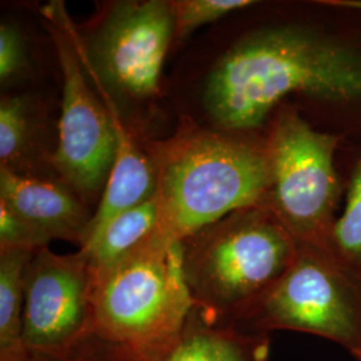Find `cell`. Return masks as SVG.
Returning <instances> with one entry per match:
<instances>
[{
	"label": "cell",
	"mask_w": 361,
	"mask_h": 361,
	"mask_svg": "<svg viewBox=\"0 0 361 361\" xmlns=\"http://www.w3.org/2000/svg\"><path fill=\"white\" fill-rule=\"evenodd\" d=\"M292 94L361 98V52L300 26L271 27L234 44L207 77L205 106L226 131L259 126Z\"/></svg>",
	"instance_id": "cell-1"
},
{
	"label": "cell",
	"mask_w": 361,
	"mask_h": 361,
	"mask_svg": "<svg viewBox=\"0 0 361 361\" xmlns=\"http://www.w3.org/2000/svg\"><path fill=\"white\" fill-rule=\"evenodd\" d=\"M159 204L158 232L183 243L245 207L264 205L271 171L264 145L182 123L152 146Z\"/></svg>",
	"instance_id": "cell-2"
},
{
	"label": "cell",
	"mask_w": 361,
	"mask_h": 361,
	"mask_svg": "<svg viewBox=\"0 0 361 361\" xmlns=\"http://www.w3.org/2000/svg\"><path fill=\"white\" fill-rule=\"evenodd\" d=\"M183 273L197 308L231 324L296 259L300 244L265 205L245 207L182 243Z\"/></svg>",
	"instance_id": "cell-3"
},
{
	"label": "cell",
	"mask_w": 361,
	"mask_h": 361,
	"mask_svg": "<svg viewBox=\"0 0 361 361\" xmlns=\"http://www.w3.org/2000/svg\"><path fill=\"white\" fill-rule=\"evenodd\" d=\"M95 336L162 361L195 304L183 273L182 243L159 232L110 268L91 273Z\"/></svg>",
	"instance_id": "cell-4"
},
{
	"label": "cell",
	"mask_w": 361,
	"mask_h": 361,
	"mask_svg": "<svg viewBox=\"0 0 361 361\" xmlns=\"http://www.w3.org/2000/svg\"><path fill=\"white\" fill-rule=\"evenodd\" d=\"M231 325L249 334L320 336L361 361V284L328 250L300 245L284 276Z\"/></svg>",
	"instance_id": "cell-5"
},
{
	"label": "cell",
	"mask_w": 361,
	"mask_h": 361,
	"mask_svg": "<svg viewBox=\"0 0 361 361\" xmlns=\"http://www.w3.org/2000/svg\"><path fill=\"white\" fill-rule=\"evenodd\" d=\"M271 185L265 207L300 245L326 250L335 225L337 138L313 129L296 111L277 116L264 142Z\"/></svg>",
	"instance_id": "cell-6"
},
{
	"label": "cell",
	"mask_w": 361,
	"mask_h": 361,
	"mask_svg": "<svg viewBox=\"0 0 361 361\" xmlns=\"http://www.w3.org/2000/svg\"><path fill=\"white\" fill-rule=\"evenodd\" d=\"M61 8L46 11L62 71L58 146L50 159L71 192L92 198L104 188L116 162V125L110 110L91 90L77 35Z\"/></svg>",
	"instance_id": "cell-7"
},
{
	"label": "cell",
	"mask_w": 361,
	"mask_h": 361,
	"mask_svg": "<svg viewBox=\"0 0 361 361\" xmlns=\"http://www.w3.org/2000/svg\"><path fill=\"white\" fill-rule=\"evenodd\" d=\"M89 259L83 252L56 255L37 250L28 264L23 305V344L27 349L65 360L92 336Z\"/></svg>",
	"instance_id": "cell-8"
},
{
	"label": "cell",
	"mask_w": 361,
	"mask_h": 361,
	"mask_svg": "<svg viewBox=\"0 0 361 361\" xmlns=\"http://www.w3.org/2000/svg\"><path fill=\"white\" fill-rule=\"evenodd\" d=\"M171 38L170 1H122L104 15L86 56L98 71V79L113 90L147 98L159 90Z\"/></svg>",
	"instance_id": "cell-9"
},
{
	"label": "cell",
	"mask_w": 361,
	"mask_h": 361,
	"mask_svg": "<svg viewBox=\"0 0 361 361\" xmlns=\"http://www.w3.org/2000/svg\"><path fill=\"white\" fill-rule=\"evenodd\" d=\"M0 200L51 240L83 245L92 216L65 186L0 169Z\"/></svg>",
	"instance_id": "cell-10"
},
{
	"label": "cell",
	"mask_w": 361,
	"mask_h": 361,
	"mask_svg": "<svg viewBox=\"0 0 361 361\" xmlns=\"http://www.w3.org/2000/svg\"><path fill=\"white\" fill-rule=\"evenodd\" d=\"M107 109L114 119L118 150L99 207L91 217L83 245L116 216L141 205L157 193V173L152 157L145 154L130 138L121 125L114 104H109Z\"/></svg>",
	"instance_id": "cell-11"
},
{
	"label": "cell",
	"mask_w": 361,
	"mask_h": 361,
	"mask_svg": "<svg viewBox=\"0 0 361 361\" xmlns=\"http://www.w3.org/2000/svg\"><path fill=\"white\" fill-rule=\"evenodd\" d=\"M271 337L210 320L194 307L177 343L162 361H268Z\"/></svg>",
	"instance_id": "cell-12"
},
{
	"label": "cell",
	"mask_w": 361,
	"mask_h": 361,
	"mask_svg": "<svg viewBox=\"0 0 361 361\" xmlns=\"http://www.w3.org/2000/svg\"><path fill=\"white\" fill-rule=\"evenodd\" d=\"M159 204L157 194L111 219L79 250L89 259L91 273L104 271L145 245L158 232Z\"/></svg>",
	"instance_id": "cell-13"
},
{
	"label": "cell",
	"mask_w": 361,
	"mask_h": 361,
	"mask_svg": "<svg viewBox=\"0 0 361 361\" xmlns=\"http://www.w3.org/2000/svg\"><path fill=\"white\" fill-rule=\"evenodd\" d=\"M35 252L0 249V359L26 350L23 305L28 264Z\"/></svg>",
	"instance_id": "cell-14"
},
{
	"label": "cell",
	"mask_w": 361,
	"mask_h": 361,
	"mask_svg": "<svg viewBox=\"0 0 361 361\" xmlns=\"http://www.w3.org/2000/svg\"><path fill=\"white\" fill-rule=\"evenodd\" d=\"M326 250L361 284V159L352 173L345 205L336 219Z\"/></svg>",
	"instance_id": "cell-15"
},
{
	"label": "cell",
	"mask_w": 361,
	"mask_h": 361,
	"mask_svg": "<svg viewBox=\"0 0 361 361\" xmlns=\"http://www.w3.org/2000/svg\"><path fill=\"white\" fill-rule=\"evenodd\" d=\"M34 135L30 102L23 97H6L0 104V169L16 170L31 147Z\"/></svg>",
	"instance_id": "cell-16"
},
{
	"label": "cell",
	"mask_w": 361,
	"mask_h": 361,
	"mask_svg": "<svg viewBox=\"0 0 361 361\" xmlns=\"http://www.w3.org/2000/svg\"><path fill=\"white\" fill-rule=\"evenodd\" d=\"M174 38L183 39L198 27L256 4L252 0H177L170 1Z\"/></svg>",
	"instance_id": "cell-17"
},
{
	"label": "cell",
	"mask_w": 361,
	"mask_h": 361,
	"mask_svg": "<svg viewBox=\"0 0 361 361\" xmlns=\"http://www.w3.org/2000/svg\"><path fill=\"white\" fill-rule=\"evenodd\" d=\"M51 241L47 233L0 200V249L37 252L42 247H47Z\"/></svg>",
	"instance_id": "cell-18"
},
{
	"label": "cell",
	"mask_w": 361,
	"mask_h": 361,
	"mask_svg": "<svg viewBox=\"0 0 361 361\" xmlns=\"http://www.w3.org/2000/svg\"><path fill=\"white\" fill-rule=\"evenodd\" d=\"M26 65V50L19 28L3 22L0 26V80L8 83L18 77Z\"/></svg>",
	"instance_id": "cell-19"
},
{
	"label": "cell",
	"mask_w": 361,
	"mask_h": 361,
	"mask_svg": "<svg viewBox=\"0 0 361 361\" xmlns=\"http://www.w3.org/2000/svg\"><path fill=\"white\" fill-rule=\"evenodd\" d=\"M65 361H147L134 350L92 336Z\"/></svg>",
	"instance_id": "cell-20"
},
{
	"label": "cell",
	"mask_w": 361,
	"mask_h": 361,
	"mask_svg": "<svg viewBox=\"0 0 361 361\" xmlns=\"http://www.w3.org/2000/svg\"><path fill=\"white\" fill-rule=\"evenodd\" d=\"M66 360V359H65ZM58 360V359H52L49 356L40 355V353H35L30 349H27L25 352L16 355V356H11V357H6V359H0V361H65Z\"/></svg>",
	"instance_id": "cell-21"
},
{
	"label": "cell",
	"mask_w": 361,
	"mask_h": 361,
	"mask_svg": "<svg viewBox=\"0 0 361 361\" xmlns=\"http://www.w3.org/2000/svg\"><path fill=\"white\" fill-rule=\"evenodd\" d=\"M340 6H345L349 8H359L361 10V1H347V3H338Z\"/></svg>",
	"instance_id": "cell-22"
}]
</instances>
